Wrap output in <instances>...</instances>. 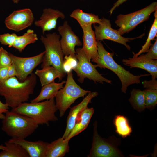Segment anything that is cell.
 Returning a JSON list of instances; mask_svg holds the SVG:
<instances>
[{"mask_svg":"<svg viewBox=\"0 0 157 157\" xmlns=\"http://www.w3.org/2000/svg\"><path fill=\"white\" fill-rule=\"evenodd\" d=\"M36 83V75L33 73L23 81L16 76L9 78L0 83V95L4 97L5 103L9 107L14 109L28 100Z\"/></svg>","mask_w":157,"mask_h":157,"instance_id":"obj_1","label":"cell"},{"mask_svg":"<svg viewBox=\"0 0 157 157\" xmlns=\"http://www.w3.org/2000/svg\"><path fill=\"white\" fill-rule=\"evenodd\" d=\"M97 42L98 56L97 59L93 62L97 63V67L101 69H108L117 75L121 81V89L123 93H126L127 88L130 85L140 84L141 77L150 75L149 74L134 75L115 61L113 58V53L107 51L101 42Z\"/></svg>","mask_w":157,"mask_h":157,"instance_id":"obj_2","label":"cell"},{"mask_svg":"<svg viewBox=\"0 0 157 157\" xmlns=\"http://www.w3.org/2000/svg\"><path fill=\"white\" fill-rule=\"evenodd\" d=\"M57 110L54 98H52L43 102H24L11 110L31 118L38 125H48L49 122L58 120L55 115Z\"/></svg>","mask_w":157,"mask_h":157,"instance_id":"obj_3","label":"cell"},{"mask_svg":"<svg viewBox=\"0 0 157 157\" xmlns=\"http://www.w3.org/2000/svg\"><path fill=\"white\" fill-rule=\"evenodd\" d=\"M2 119V130L12 138L24 139L32 134L38 125L32 119L11 110Z\"/></svg>","mask_w":157,"mask_h":157,"instance_id":"obj_4","label":"cell"},{"mask_svg":"<svg viewBox=\"0 0 157 157\" xmlns=\"http://www.w3.org/2000/svg\"><path fill=\"white\" fill-rule=\"evenodd\" d=\"M60 38V35L55 32L47 34L45 36H41L40 40L45 48L41 67L42 68L52 66L59 72L63 78L66 73L63 67L64 54Z\"/></svg>","mask_w":157,"mask_h":157,"instance_id":"obj_5","label":"cell"},{"mask_svg":"<svg viewBox=\"0 0 157 157\" xmlns=\"http://www.w3.org/2000/svg\"><path fill=\"white\" fill-rule=\"evenodd\" d=\"M67 73V78L64 87L56 94V106L59 111V116L63 117L66 110L78 98L84 97L90 91L81 88L75 82L72 71Z\"/></svg>","mask_w":157,"mask_h":157,"instance_id":"obj_6","label":"cell"},{"mask_svg":"<svg viewBox=\"0 0 157 157\" xmlns=\"http://www.w3.org/2000/svg\"><path fill=\"white\" fill-rule=\"evenodd\" d=\"M157 9V2L155 1L146 7L126 15H119L115 22L119 28L117 30L121 35L135 28L140 23L147 20L152 13Z\"/></svg>","mask_w":157,"mask_h":157,"instance_id":"obj_7","label":"cell"},{"mask_svg":"<svg viewBox=\"0 0 157 157\" xmlns=\"http://www.w3.org/2000/svg\"><path fill=\"white\" fill-rule=\"evenodd\" d=\"M76 57L78 60L77 66L73 70L79 77L78 81L82 83L84 78H87L96 82L103 84L104 82L112 84V81L103 77L97 70V65H93L88 59L82 48L76 51Z\"/></svg>","mask_w":157,"mask_h":157,"instance_id":"obj_8","label":"cell"},{"mask_svg":"<svg viewBox=\"0 0 157 157\" xmlns=\"http://www.w3.org/2000/svg\"><path fill=\"white\" fill-rule=\"evenodd\" d=\"M93 133L92 147L88 157H116L123 155L117 147L110 139L102 138L98 134L97 122L93 124Z\"/></svg>","mask_w":157,"mask_h":157,"instance_id":"obj_9","label":"cell"},{"mask_svg":"<svg viewBox=\"0 0 157 157\" xmlns=\"http://www.w3.org/2000/svg\"><path fill=\"white\" fill-rule=\"evenodd\" d=\"M95 34L97 41H100L104 39L109 40L124 45L129 50L131 47L126 43L135 38H128L122 36L117 30L113 28L110 21L104 18L101 19V23L98 26L94 24Z\"/></svg>","mask_w":157,"mask_h":157,"instance_id":"obj_10","label":"cell"},{"mask_svg":"<svg viewBox=\"0 0 157 157\" xmlns=\"http://www.w3.org/2000/svg\"><path fill=\"white\" fill-rule=\"evenodd\" d=\"M9 53L16 67L17 73L16 77L19 81H23L42 63L45 51L35 56L27 57L17 56Z\"/></svg>","mask_w":157,"mask_h":157,"instance_id":"obj_11","label":"cell"},{"mask_svg":"<svg viewBox=\"0 0 157 157\" xmlns=\"http://www.w3.org/2000/svg\"><path fill=\"white\" fill-rule=\"evenodd\" d=\"M34 20L32 10L26 8L14 11L6 18L4 23L8 29L18 32L31 26Z\"/></svg>","mask_w":157,"mask_h":157,"instance_id":"obj_12","label":"cell"},{"mask_svg":"<svg viewBox=\"0 0 157 157\" xmlns=\"http://www.w3.org/2000/svg\"><path fill=\"white\" fill-rule=\"evenodd\" d=\"M57 30L61 36L60 42L64 55L76 57L75 46L82 45L79 38L72 31L67 21L58 27Z\"/></svg>","mask_w":157,"mask_h":157,"instance_id":"obj_13","label":"cell"},{"mask_svg":"<svg viewBox=\"0 0 157 157\" xmlns=\"http://www.w3.org/2000/svg\"><path fill=\"white\" fill-rule=\"evenodd\" d=\"M123 59L124 64L130 68H140L147 71L151 75L152 79H156L157 78V60L150 59L145 54Z\"/></svg>","mask_w":157,"mask_h":157,"instance_id":"obj_14","label":"cell"},{"mask_svg":"<svg viewBox=\"0 0 157 157\" xmlns=\"http://www.w3.org/2000/svg\"><path fill=\"white\" fill-rule=\"evenodd\" d=\"M98 95L97 92L90 91L81 102L71 108L67 118L66 129L62 137L63 139H65L68 136L74 127L78 117L88 107V104L91 103L92 99Z\"/></svg>","mask_w":157,"mask_h":157,"instance_id":"obj_15","label":"cell"},{"mask_svg":"<svg viewBox=\"0 0 157 157\" xmlns=\"http://www.w3.org/2000/svg\"><path fill=\"white\" fill-rule=\"evenodd\" d=\"M39 19L34 22L35 25L40 27L42 33L56 28L57 20L58 18L63 19L65 18V15L61 11L51 8L44 9Z\"/></svg>","mask_w":157,"mask_h":157,"instance_id":"obj_16","label":"cell"},{"mask_svg":"<svg viewBox=\"0 0 157 157\" xmlns=\"http://www.w3.org/2000/svg\"><path fill=\"white\" fill-rule=\"evenodd\" d=\"M92 24L81 27L83 31V47L82 48L88 60H95L98 57L97 41Z\"/></svg>","mask_w":157,"mask_h":157,"instance_id":"obj_17","label":"cell"},{"mask_svg":"<svg viewBox=\"0 0 157 157\" xmlns=\"http://www.w3.org/2000/svg\"><path fill=\"white\" fill-rule=\"evenodd\" d=\"M8 141L21 146L27 152L29 157H45L49 144L41 140L32 142L24 139L14 138H12Z\"/></svg>","mask_w":157,"mask_h":157,"instance_id":"obj_18","label":"cell"},{"mask_svg":"<svg viewBox=\"0 0 157 157\" xmlns=\"http://www.w3.org/2000/svg\"><path fill=\"white\" fill-rule=\"evenodd\" d=\"M94 112L93 108L85 109L77 118L75 124L68 136L64 141L70 140L85 130L88 126Z\"/></svg>","mask_w":157,"mask_h":157,"instance_id":"obj_19","label":"cell"},{"mask_svg":"<svg viewBox=\"0 0 157 157\" xmlns=\"http://www.w3.org/2000/svg\"><path fill=\"white\" fill-rule=\"evenodd\" d=\"M69 141H64L62 137L49 143L45 157H63L69 151Z\"/></svg>","mask_w":157,"mask_h":157,"instance_id":"obj_20","label":"cell"},{"mask_svg":"<svg viewBox=\"0 0 157 157\" xmlns=\"http://www.w3.org/2000/svg\"><path fill=\"white\" fill-rule=\"evenodd\" d=\"M65 82V81L59 83H55L54 81L42 86L39 94L31 100V102H39L54 98L58 92L63 88V85Z\"/></svg>","mask_w":157,"mask_h":157,"instance_id":"obj_21","label":"cell"},{"mask_svg":"<svg viewBox=\"0 0 157 157\" xmlns=\"http://www.w3.org/2000/svg\"><path fill=\"white\" fill-rule=\"evenodd\" d=\"M35 74L39 77L42 86L54 81L57 78L59 81L63 78L59 72L52 66H48L41 69H37Z\"/></svg>","mask_w":157,"mask_h":157,"instance_id":"obj_22","label":"cell"},{"mask_svg":"<svg viewBox=\"0 0 157 157\" xmlns=\"http://www.w3.org/2000/svg\"><path fill=\"white\" fill-rule=\"evenodd\" d=\"M70 17L76 19L81 27L92 24L101 23V19L98 16L91 13H87L82 10L77 9L73 10L70 15Z\"/></svg>","mask_w":157,"mask_h":157,"instance_id":"obj_23","label":"cell"},{"mask_svg":"<svg viewBox=\"0 0 157 157\" xmlns=\"http://www.w3.org/2000/svg\"><path fill=\"white\" fill-rule=\"evenodd\" d=\"M38 40L37 35L34 30L29 29L22 35H17L13 47L22 52L27 45L34 43Z\"/></svg>","mask_w":157,"mask_h":157,"instance_id":"obj_24","label":"cell"},{"mask_svg":"<svg viewBox=\"0 0 157 157\" xmlns=\"http://www.w3.org/2000/svg\"><path fill=\"white\" fill-rule=\"evenodd\" d=\"M6 148L0 152V157H29V156L21 146L8 141L4 142Z\"/></svg>","mask_w":157,"mask_h":157,"instance_id":"obj_25","label":"cell"},{"mask_svg":"<svg viewBox=\"0 0 157 157\" xmlns=\"http://www.w3.org/2000/svg\"><path fill=\"white\" fill-rule=\"evenodd\" d=\"M116 132L123 138L131 135L132 131L128 119L124 116L119 115L115 116L113 120Z\"/></svg>","mask_w":157,"mask_h":157,"instance_id":"obj_26","label":"cell"},{"mask_svg":"<svg viewBox=\"0 0 157 157\" xmlns=\"http://www.w3.org/2000/svg\"><path fill=\"white\" fill-rule=\"evenodd\" d=\"M130 94L129 101L134 109L139 112L144 110L146 108L144 91L134 88Z\"/></svg>","mask_w":157,"mask_h":157,"instance_id":"obj_27","label":"cell"},{"mask_svg":"<svg viewBox=\"0 0 157 157\" xmlns=\"http://www.w3.org/2000/svg\"><path fill=\"white\" fill-rule=\"evenodd\" d=\"M154 19L151 27L148 38L145 44L142 46L141 50L137 53L133 52V57L138 56L142 53L147 52L151 46V41L153 40L157 36V9L154 11Z\"/></svg>","mask_w":157,"mask_h":157,"instance_id":"obj_28","label":"cell"},{"mask_svg":"<svg viewBox=\"0 0 157 157\" xmlns=\"http://www.w3.org/2000/svg\"><path fill=\"white\" fill-rule=\"evenodd\" d=\"M145 94L146 108L151 109L157 104V90L145 89L143 90Z\"/></svg>","mask_w":157,"mask_h":157,"instance_id":"obj_29","label":"cell"},{"mask_svg":"<svg viewBox=\"0 0 157 157\" xmlns=\"http://www.w3.org/2000/svg\"><path fill=\"white\" fill-rule=\"evenodd\" d=\"M13 63L10 53L2 47H0V66L8 67Z\"/></svg>","mask_w":157,"mask_h":157,"instance_id":"obj_30","label":"cell"},{"mask_svg":"<svg viewBox=\"0 0 157 157\" xmlns=\"http://www.w3.org/2000/svg\"><path fill=\"white\" fill-rule=\"evenodd\" d=\"M17 35L15 33H4L0 35V42L3 45L13 47Z\"/></svg>","mask_w":157,"mask_h":157,"instance_id":"obj_31","label":"cell"},{"mask_svg":"<svg viewBox=\"0 0 157 157\" xmlns=\"http://www.w3.org/2000/svg\"><path fill=\"white\" fill-rule=\"evenodd\" d=\"M147 53L145 55L150 59L157 60V39H155L154 43L151 45Z\"/></svg>","mask_w":157,"mask_h":157,"instance_id":"obj_32","label":"cell"},{"mask_svg":"<svg viewBox=\"0 0 157 157\" xmlns=\"http://www.w3.org/2000/svg\"><path fill=\"white\" fill-rule=\"evenodd\" d=\"M63 61L67 63L73 70L77 66L78 61L76 57L69 55H65Z\"/></svg>","mask_w":157,"mask_h":157,"instance_id":"obj_33","label":"cell"},{"mask_svg":"<svg viewBox=\"0 0 157 157\" xmlns=\"http://www.w3.org/2000/svg\"><path fill=\"white\" fill-rule=\"evenodd\" d=\"M142 84L146 89L157 90V81L156 79L144 80L142 82Z\"/></svg>","mask_w":157,"mask_h":157,"instance_id":"obj_34","label":"cell"},{"mask_svg":"<svg viewBox=\"0 0 157 157\" xmlns=\"http://www.w3.org/2000/svg\"><path fill=\"white\" fill-rule=\"evenodd\" d=\"M8 67L0 66V83L6 80L8 78Z\"/></svg>","mask_w":157,"mask_h":157,"instance_id":"obj_35","label":"cell"},{"mask_svg":"<svg viewBox=\"0 0 157 157\" xmlns=\"http://www.w3.org/2000/svg\"><path fill=\"white\" fill-rule=\"evenodd\" d=\"M9 107L6 104L3 103L0 100V119H3L4 118V113L9 111Z\"/></svg>","mask_w":157,"mask_h":157,"instance_id":"obj_36","label":"cell"},{"mask_svg":"<svg viewBox=\"0 0 157 157\" xmlns=\"http://www.w3.org/2000/svg\"><path fill=\"white\" fill-rule=\"evenodd\" d=\"M8 78L14 76H17V73L15 65L13 63L8 67Z\"/></svg>","mask_w":157,"mask_h":157,"instance_id":"obj_37","label":"cell"},{"mask_svg":"<svg viewBox=\"0 0 157 157\" xmlns=\"http://www.w3.org/2000/svg\"><path fill=\"white\" fill-rule=\"evenodd\" d=\"M127 0H117V1L115 2L113 4V7L111 8L110 13L111 15L113 11L117 8L120 5L122 4L123 3L126 1Z\"/></svg>","mask_w":157,"mask_h":157,"instance_id":"obj_38","label":"cell"},{"mask_svg":"<svg viewBox=\"0 0 157 157\" xmlns=\"http://www.w3.org/2000/svg\"><path fill=\"white\" fill-rule=\"evenodd\" d=\"M6 148V146L2 145H0V150H4Z\"/></svg>","mask_w":157,"mask_h":157,"instance_id":"obj_39","label":"cell"},{"mask_svg":"<svg viewBox=\"0 0 157 157\" xmlns=\"http://www.w3.org/2000/svg\"><path fill=\"white\" fill-rule=\"evenodd\" d=\"M13 2L15 3H18L20 0H12Z\"/></svg>","mask_w":157,"mask_h":157,"instance_id":"obj_40","label":"cell"},{"mask_svg":"<svg viewBox=\"0 0 157 157\" xmlns=\"http://www.w3.org/2000/svg\"></svg>","mask_w":157,"mask_h":157,"instance_id":"obj_41","label":"cell"}]
</instances>
